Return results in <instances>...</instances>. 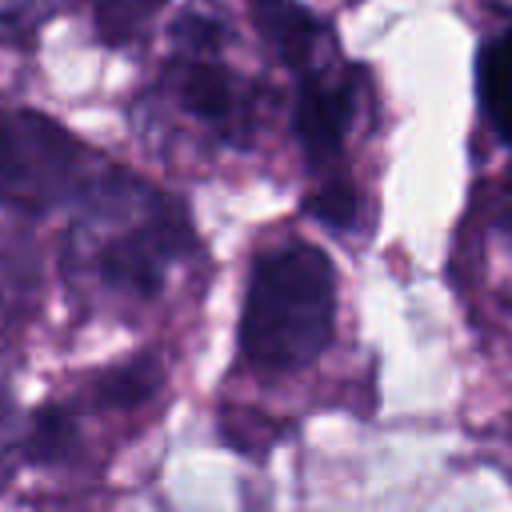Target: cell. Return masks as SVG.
Instances as JSON below:
<instances>
[{
  "instance_id": "1",
  "label": "cell",
  "mask_w": 512,
  "mask_h": 512,
  "mask_svg": "<svg viewBox=\"0 0 512 512\" xmlns=\"http://www.w3.org/2000/svg\"><path fill=\"white\" fill-rule=\"evenodd\" d=\"M336 328V268L308 244L288 240L252 260L240 352L256 372H300L328 344Z\"/></svg>"
},
{
  "instance_id": "2",
  "label": "cell",
  "mask_w": 512,
  "mask_h": 512,
  "mask_svg": "<svg viewBox=\"0 0 512 512\" xmlns=\"http://www.w3.org/2000/svg\"><path fill=\"white\" fill-rule=\"evenodd\" d=\"M92 220H100V236L88 244V268L108 292L124 296H156L176 260H184L196 244L188 212L120 172H104L88 192Z\"/></svg>"
},
{
  "instance_id": "3",
  "label": "cell",
  "mask_w": 512,
  "mask_h": 512,
  "mask_svg": "<svg viewBox=\"0 0 512 512\" xmlns=\"http://www.w3.org/2000/svg\"><path fill=\"white\" fill-rule=\"evenodd\" d=\"M100 176L84 144L56 120L36 112H0V200L40 216L88 196Z\"/></svg>"
},
{
  "instance_id": "4",
  "label": "cell",
  "mask_w": 512,
  "mask_h": 512,
  "mask_svg": "<svg viewBox=\"0 0 512 512\" xmlns=\"http://www.w3.org/2000/svg\"><path fill=\"white\" fill-rule=\"evenodd\" d=\"M176 48L180 56L172 60V96L180 100V108L224 140H244L252 124V100L248 88L216 60L220 24L204 12L180 16Z\"/></svg>"
},
{
  "instance_id": "5",
  "label": "cell",
  "mask_w": 512,
  "mask_h": 512,
  "mask_svg": "<svg viewBox=\"0 0 512 512\" xmlns=\"http://www.w3.org/2000/svg\"><path fill=\"white\" fill-rule=\"evenodd\" d=\"M352 116H356L352 72L340 76V80H324V76H304L300 80L296 108H292V128H296V140H300L312 168L332 164L344 152V136H348Z\"/></svg>"
},
{
  "instance_id": "6",
  "label": "cell",
  "mask_w": 512,
  "mask_h": 512,
  "mask_svg": "<svg viewBox=\"0 0 512 512\" xmlns=\"http://www.w3.org/2000/svg\"><path fill=\"white\" fill-rule=\"evenodd\" d=\"M252 20L284 64L304 72L316 60L324 24L312 12H304L296 0H252Z\"/></svg>"
},
{
  "instance_id": "7",
  "label": "cell",
  "mask_w": 512,
  "mask_h": 512,
  "mask_svg": "<svg viewBox=\"0 0 512 512\" xmlns=\"http://www.w3.org/2000/svg\"><path fill=\"white\" fill-rule=\"evenodd\" d=\"M476 84H480V104L488 124L512 144V28L480 52Z\"/></svg>"
},
{
  "instance_id": "8",
  "label": "cell",
  "mask_w": 512,
  "mask_h": 512,
  "mask_svg": "<svg viewBox=\"0 0 512 512\" xmlns=\"http://www.w3.org/2000/svg\"><path fill=\"white\" fill-rule=\"evenodd\" d=\"M160 388V364L152 356H136L128 364H116L112 372L100 376L96 392L104 404H116V408H132L140 400H148L152 392Z\"/></svg>"
},
{
  "instance_id": "9",
  "label": "cell",
  "mask_w": 512,
  "mask_h": 512,
  "mask_svg": "<svg viewBox=\"0 0 512 512\" xmlns=\"http://www.w3.org/2000/svg\"><path fill=\"white\" fill-rule=\"evenodd\" d=\"M164 8V0H92V16H96V32L108 44H128L136 40L152 16Z\"/></svg>"
},
{
  "instance_id": "10",
  "label": "cell",
  "mask_w": 512,
  "mask_h": 512,
  "mask_svg": "<svg viewBox=\"0 0 512 512\" xmlns=\"http://www.w3.org/2000/svg\"><path fill=\"white\" fill-rule=\"evenodd\" d=\"M72 436H76L72 416H68L64 408L48 404V408H40V412H36V420H32L28 452H32L36 460H56V456H64V452L72 448Z\"/></svg>"
},
{
  "instance_id": "11",
  "label": "cell",
  "mask_w": 512,
  "mask_h": 512,
  "mask_svg": "<svg viewBox=\"0 0 512 512\" xmlns=\"http://www.w3.org/2000/svg\"><path fill=\"white\" fill-rule=\"evenodd\" d=\"M304 208H308L320 224H328V228H336V232H344L348 224L360 220V196H356V188L344 184V180L316 188V192L304 200Z\"/></svg>"
},
{
  "instance_id": "12",
  "label": "cell",
  "mask_w": 512,
  "mask_h": 512,
  "mask_svg": "<svg viewBox=\"0 0 512 512\" xmlns=\"http://www.w3.org/2000/svg\"><path fill=\"white\" fill-rule=\"evenodd\" d=\"M4 408H8V396H4V380H0V424H4Z\"/></svg>"
}]
</instances>
